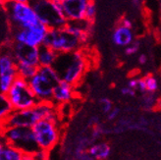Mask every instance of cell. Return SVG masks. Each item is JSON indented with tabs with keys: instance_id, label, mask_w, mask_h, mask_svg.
I'll list each match as a JSON object with an SVG mask.
<instances>
[{
	"instance_id": "cell-2",
	"label": "cell",
	"mask_w": 161,
	"mask_h": 160,
	"mask_svg": "<svg viewBox=\"0 0 161 160\" xmlns=\"http://www.w3.org/2000/svg\"><path fill=\"white\" fill-rule=\"evenodd\" d=\"M61 81L54 67H39L37 74L29 81V85L38 102H52L53 90Z\"/></svg>"
},
{
	"instance_id": "cell-31",
	"label": "cell",
	"mask_w": 161,
	"mask_h": 160,
	"mask_svg": "<svg viewBox=\"0 0 161 160\" xmlns=\"http://www.w3.org/2000/svg\"><path fill=\"white\" fill-rule=\"evenodd\" d=\"M120 25H122V26H124L126 28H130V29H132V27H133L132 21L130 19H128V18H123L122 20H121Z\"/></svg>"
},
{
	"instance_id": "cell-27",
	"label": "cell",
	"mask_w": 161,
	"mask_h": 160,
	"mask_svg": "<svg viewBox=\"0 0 161 160\" xmlns=\"http://www.w3.org/2000/svg\"><path fill=\"white\" fill-rule=\"evenodd\" d=\"M95 14H96V8H95V5H94V2H92L90 5H88V7L86 8L85 19L91 21V22H93V20L95 18Z\"/></svg>"
},
{
	"instance_id": "cell-6",
	"label": "cell",
	"mask_w": 161,
	"mask_h": 160,
	"mask_svg": "<svg viewBox=\"0 0 161 160\" xmlns=\"http://www.w3.org/2000/svg\"><path fill=\"white\" fill-rule=\"evenodd\" d=\"M42 45L49 47L58 54L74 52L82 47L80 39L66 27L48 30Z\"/></svg>"
},
{
	"instance_id": "cell-33",
	"label": "cell",
	"mask_w": 161,
	"mask_h": 160,
	"mask_svg": "<svg viewBox=\"0 0 161 160\" xmlns=\"http://www.w3.org/2000/svg\"><path fill=\"white\" fill-rule=\"evenodd\" d=\"M138 62L140 65H144L147 62V56L146 54H140L139 57H138Z\"/></svg>"
},
{
	"instance_id": "cell-32",
	"label": "cell",
	"mask_w": 161,
	"mask_h": 160,
	"mask_svg": "<svg viewBox=\"0 0 161 160\" xmlns=\"http://www.w3.org/2000/svg\"><path fill=\"white\" fill-rule=\"evenodd\" d=\"M88 125H90L91 127H92V128L99 125V118L96 117V116H92L90 119V121H88Z\"/></svg>"
},
{
	"instance_id": "cell-7",
	"label": "cell",
	"mask_w": 161,
	"mask_h": 160,
	"mask_svg": "<svg viewBox=\"0 0 161 160\" xmlns=\"http://www.w3.org/2000/svg\"><path fill=\"white\" fill-rule=\"evenodd\" d=\"M6 97L11 102L14 110L31 109L38 103L29 85V81L20 77L15 80Z\"/></svg>"
},
{
	"instance_id": "cell-1",
	"label": "cell",
	"mask_w": 161,
	"mask_h": 160,
	"mask_svg": "<svg viewBox=\"0 0 161 160\" xmlns=\"http://www.w3.org/2000/svg\"><path fill=\"white\" fill-rule=\"evenodd\" d=\"M53 67L58 72L62 81L75 86L83 78L87 68V61L82 49H79L59 54Z\"/></svg>"
},
{
	"instance_id": "cell-36",
	"label": "cell",
	"mask_w": 161,
	"mask_h": 160,
	"mask_svg": "<svg viewBox=\"0 0 161 160\" xmlns=\"http://www.w3.org/2000/svg\"><path fill=\"white\" fill-rule=\"evenodd\" d=\"M131 2L135 7H139L141 5V0H131Z\"/></svg>"
},
{
	"instance_id": "cell-20",
	"label": "cell",
	"mask_w": 161,
	"mask_h": 160,
	"mask_svg": "<svg viewBox=\"0 0 161 160\" xmlns=\"http://www.w3.org/2000/svg\"><path fill=\"white\" fill-rule=\"evenodd\" d=\"M39 66L36 65H30V64H23V63H17V72L18 77L23 78L30 81V80L35 77L38 72Z\"/></svg>"
},
{
	"instance_id": "cell-26",
	"label": "cell",
	"mask_w": 161,
	"mask_h": 160,
	"mask_svg": "<svg viewBox=\"0 0 161 160\" xmlns=\"http://www.w3.org/2000/svg\"><path fill=\"white\" fill-rule=\"evenodd\" d=\"M141 47V43L139 41H134L130 45H128L127 47H125L124 52L127 56H133L136 53H138Z\"/></svg>"
},
{
	"instance_id": "cell-18",
	"label": "cell",
	"mask_w": 161,
	"mask_h": 160,
	"mask_svg": "<svg viewBox=\"0 0 161 160\" xmlns=\"http://www.w3.org/2000/svg\"><path fill=\"white\" fill-rule=\"evenodd\" d=\"M18 78L17 67L13 70L5 72L3 74H0V92L1 94H6L10 87L14 84L15 80Z\"/></svg>"
},
{
	"instance_id": "cell-21",
	"label": "cell",
	"mask_w": 161,
	"mask_h": 160,
	"mask_svg": "<svg viewBox=\"0 0 161 160\" xmlns=\"http://www.w3.org/2000/svg\"><path fill=\"white\" fill-rule=\"evenodd\" d=\"M14 111V108L9 99L7 98L6 94L0 95V119L1 122L5 120Z\"/></svg>"
},
{
	"instance_id": "cell-15",
	"label": "cell",
	"mask_w": 161,
	"mask_h": 160,
	"mask_svg": "<svg viewBox=\"0 0 161 160\" xmlns=\"http://www.w3.org/2000/svg\"><path fill=\"white\" fill-rule=\"evenodd\" d=\"M87 153L94 160H107L111 154V147L107 142L97 141L88 146Z\"/></svg>"
},
{
	"instance_id": "cell-28",
	"label": "cell",
	"mask_w": 161,
	"mask_h": 160,
	"mask_svg": "<svg viewBox=\"0 0 161 160\" xmlns=\"http://www.w3.org/2000/svg\"><path fill=\"white\" fill-rule=\"evenodd\" d=\"M104 133H105V131H104L103 127L99 124L97 126H95L92 128V141H95L99 139L100 137H102V135H104Z\"/></svg>"
},
{
	"instance_id": "cell-17",
	"label": "cell",
	"mask_w": 161,
	"mask_h": 160,
	"mask_svg": "<svg viewBox=\"0 0 161 160\" xmlns=\"http://www.w3.org/2000/svg\"><path fill=\"white\" fill-rule=\"evenodd\" d=\"M24 155V151L5 141L0 145V160H23Z\"/></svg>"
},
{
	"instance_id": "cell-5",
	"label": "cell",
	"mask_w": 161,
	"mask_h": 160,
	"mask_svg": "<svg viewBox=\"0 0 161 160\" xmlns=\"http://www.w3.org/2000/svg\"><path fill=\"white\" fill-rule=\"evenodd\" d=\"M3 141L17 147L25 153L36 154L39 151L33 128L10 127L1 128Z\"/></svg>"
},
{
	"instance_id": "cell-14",
	"label": "cell",
	"mask_w": 161,
	"mask_h": 160,
	"mask_svg": "<svg viewBox=\"0 0 161 160\" xmlns=\"http://www.w3.org/2000/svg\"><path fill=\"white\" fill-rule=\"evenodd\" d=\"M134 41V33L132 29L126 28L122 25H119L115 28L113 35H112V41L115 45L125 48Z\"/></svg>"
},
{
	"instance_id": "cell-16",
	"label": "cell",
	"mask_w": 161,
	"mask_h": 160,
	"mask_svg": "<svg viewBox=\"0 0 161 160\" xmlns=\"http://www.w3.org/2000/svg\"><path fill=\"white\" fill-rule=\"evenodd\" d=\"M58 53L53 49L42 45L38 47V66L39 67H53L58 58Z\"/></svg>"
},
{
	"instance_id": "cell-34",
	"label": "cell",
	"mask_w": 161,
	"mask_h": 160,
	"mask_svg": "<svg viewBox=\"0 0 161 160\" xmlns=\"http://www.w3.org/2000/svg\"><path fill=\"white\" fill-rule=\"evenodd\" d=\"M2 2H23V3H30L31 0H1Z\"/></svg>"
},
{
	"instance_id": "cell-19",
	"label": "cell",
	"mask_w": 161,
	"mask_h": 160,
	"mask_svg": "<svg viewBox=\"0 0 161 160\" xmlns=\"http://www.w3.org/2000/svg\"><path fill=\"white\" fill-rule=\"evenodd\" d=\"M16 67H17V63H16L10 49L4 51L0 56V74L13 70Z\"/></svg>"
},
{
	"instance_id": "cell-35",
	"label": "cell",
	"mask_w": 161,
	"mask_h": 160,
	"mask_svg": "<svg viewBox=\"0 0 161 160\" xmlns=\"http://www.w3.org/2000/svg\"><path fill=\"white\" fill-rule=\"evenodd\" d=\"M23 160H35V155L30 154V153H25Z\"/></svg>"
},
{
	"instance_id": "cell-13",
	"label": "cell",
	"mask_w": 161,
	"mask_h": 160,
	"mask_svg": "<svg viewBox=\"0 0 161 160\" xmlns=\"http://www.w3.org/2000/svg\"><path fill=\"white\" fill-rule=\"evenodd\" d=\"M73 97L74 86L61 80L53 90L52 102L55 105H64L69 103Z\"/></svg>"
},
{
	"instance_id": "cell-24",
	"label": "cell",
	"mask_w": 161,
	"mask_h": 160,
	"mask_svg": "<svg viewBox=\"0 0 161 160\" xmlns=\"http://www.w3.org/2000/svg\"><path fill=\"white\" fill-rule=\"evenodd\" d=\"M155 93H150V92H147L142 94V105L144 109H151L155 105Z\"/></svg>"
},
{
	"instance_id": "cell-4",
	"label": "cell",
	"mask_w": 161,
	"mask_h": 160,
	"mask_svg": "<svg viewBox=\"0 0 161 160\" xmlns=\"http://www.w3.org/2000/svg\"><path fill=\"white\" fill-rule=\"evenodd\" d=\"M30 4L35 10L40 23L48 29H62L68 21L64 16L60 2L54 0H31Z\"/></svg>"
},
{
	"instance_id": "cell-37",
	"label": "cell",
	"mask_w": 161,
	"mask_h": 160,
	"mask_svg": "<svg viewBox=\"0 0 161 160\" xmlns=\"http://www.w3.org/2000/svg\"><path fill=\"white\" fill-rule=\"evenodd\" d=\"M54 1H56V2H62V1H64V0H54Z\"/></svg>"
},
{
	"instance_id": "cell-12",
	"label": "cell",
	"mask_w": 161,
	"mask_h": 160,
	"mask_svg": "<svg viewBox=\"0 0 161 160\" xmlns=\"http://www.w3.org/2000/svg\"><path fill=\"white\" fill-rule=\"evenodd\" d=\"M93 0H64L60 2L62 12L68 22L83 20L86 17V11Z\"/></svg>"
},
{
	"instance_id": "cell-29",
	"label": "cell",
	"mask_w": 161,
	"mask_h": 160,
	"mask_svg": "<svg viewBox=\"0 0 161 160\" xmlns=\"http://www.w3.org/2000/svg\"><path fill=\"white\" fill-rule=\"evenodd\" d=\"M121 113V110L119 107H113V109H112L108 114H106V120L108 122H113L115 121V120L119 117Z\"/></svg>"
},
{
	"instance_id": "cell-22",
	"label": "cell",
	"mask_w": 161,
	"mask_h": 160,
	"mask_svg": "<svg viewBox=\"0 0 161 160\" xmlns=\"http://www.w3.org/2000/svg\"><path fill=\"white\" fill-rule=\"evenodd\" d=\"M127 86L133 89L134 91H136V93H141L142 95L147 93V86L143 78H134L129 80Z\"/></svg>"
},
{
	"instance_id": "cell-23",
	"label": "cell",
	"mask_w": 161,
	"mask_h": 160,
	"mask_svg": "<svg viewBox=\"0 0 161 160\" xmlns=\"http://www.w3.org/2000/svg\"><path fill=\"white\" fill-rule=\"evenodd\" d=\"M144 83H146V86H147V92H150V93H155L158 89H159V84L157 79L153 76V75H147L146 77H143Z\"/></svg>"
},
{
	"instance_id": "cell-10",
	"label": "cell",
	"mask_w": 161,
	"mask_h": 160,
	"mask_svg": "<svg viewBox=\"0 0 161 160\" xmlns=\"http://www.w3.org/2000/svg\"><path fill=\"white\" fill-rule=\"evenodd\" d=\"M38 121H40V118L35 107L26 110H14L9 116L1 122V128H33Z\"/></svg>"
},
{
	"instance_id": "cell-25",
	"label": "cell",
	"mask_w": 161,
	"mask_h": 160,
	"mask_svg": "<svg viewBox=\"0 0 161 160\" xmlns=\"http://www.w3.org/2000/svg\"><path fill=\"white\" fill-rule=\"evenodd\" d=\"M98 104H99V108L101 110V112L103 114H108L109 112L113 109V102H112L109 98L107 97H102L99 99L98 101Z\"/></svg>"
},
{
	"instance_id": "cell-9",
	"label": "cell",
	"mask_w": 161,
	"mask_h": 160,
	"mask_svg": "<svg viewBox=\"0 0 161 160\" xmlns=\"http://www.w3.org/2000/svg\"><path fill=\"white\" fill-rule=\"evenodd\" d=\"M48 30L49 29L42 23H38L37 25L29 29L11 30V41L27 44L34 47H39L42 45Z\"/></svg>"
},
{
	"instance_id": "cell-30",
	"label": "cell",
	"mask_w": 161,
	"mask_h": 160,
	"mask_svg": "<svg viewBox=\"0 0 161 160\" xmlns=\"http://www.w3.org/2000/svg\"><path fill=\"white\" fill-rule=\"evenodd\" d=\"M120 92L122 95H124V97H135L136 95L138 94L136 91H134L131 87H129L128 86H123L122 89L120 90Z\"/></svg>"
},
{
	"instance_id": "cell-3",
	"label": "cell",
	"mask_w": 161,
	"mask_h": 160,
	"mask_svg": "<svg viewBox=\"0 0 161 160\" xmlns=\"http://www.w3.org/2000/svg\"><path fill=\"white\" fill-rule=\"evenodd\" d=\"M2 8L9 21L11 30L29 29L40 23L30 3L5 1L2 2Z\"/></svg>"
},
{
	"instance_id": "cell-11",
	"label": "cell",
	"mask_w": 161,
	"mask_h": 160,
	"mask_svg": "<svg viewBox=\"0 0 161 160\" xmlns=\"http://www.w3.org/2000/svg\"><path fill=\"white\" fill-rule=\"evenodd\" d=\"M9 49L16 63L38 66V47L11 41Z\"/></svg>"
},
{
	"instance_id": "cell-8",
	"label": "cell",
	"mask_w": 161,
	"mask_h": 160,
	"mask_svg": "<svg viewBox=\"0 0 161 160\" xmlns=\"http://www.w3.org/2000/svg\"><path fill=\"white\" fill-rule=\"evenodd\" d=\"M33 131L39 150L44 152L50 151L60 140V130L57 122L40 120L33 127Z\"/></svg>"
}]
</instances>
